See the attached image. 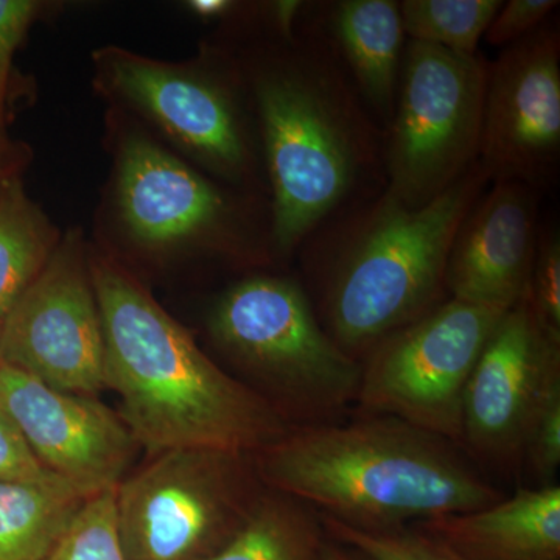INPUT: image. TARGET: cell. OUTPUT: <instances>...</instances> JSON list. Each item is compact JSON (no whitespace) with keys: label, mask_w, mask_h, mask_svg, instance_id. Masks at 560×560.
<instances>
[{"label":"cell","mask_w":560,"mask_h":560,"mask_svg":"<svg viewBox=\"0 0 560 560\" xmlns=\"http://www.w3.org/2000/svg\"><path fill=\"white\" fill-rule=\"evenodd\" d=\"M248 453L171 451L114 490L125 560H210L248 522L261 497Z\"/></svg>","instance_id":"6"},{"label":"cell","mask_w":560,"mask_h":560,"mask_svg":"<svg viewBox=\"0 0 560 560\" xmlns=\"http://www.w3.org/2000/svg\"><path fill=\"white\" fill-rule=\"evenodd\" d=\"M253 459L268 489L370 533L481 510L506 497L455 442L393 416L296 427Z\"/></svg>","instance_id":"1"},{"label":"cell","mask_w":560,"mask_h":560,"mask_svg":"<svg viewBox=\"0 0 560 560\" xmlns=\"http://www.w3.org/2000/svg\"><path fill=\"white\" fill-rule=\"evenodd\" d=\"M558 0H510L501 3L493 20L490 21L485 38L488 44L506 49L512 44L525 39L530 33L550 20L552 11L558 9Z\"/></svg>","instance_id":"26"},{"label":"cell","mask_w":560,"mask_h":560,"mask_svg":"<svg viewBox=\"0 0 560 560\" xmlns=\"http://www.w3.org/2000/svg\"><path fill=\"white\" fill-rule=\"evenodd\" d=\"M49 560H125L117 534L114 490L84 503Z\"/></svg>","instance_id":"22"},{"label":"cell","mask_w":560,"mask_h":560,"mask_svg":"<svg viewBox=\"0 0 560 560\" xmlns=\"http://www.w3.org/2000/svg\"><path fill=\"white\" fill-rule=\"evenodd\" d=\"M57 249L54 228L18 179L0 186V320Z\"/></svg>","instance_id":"20"},{"label":"cell","mask_w":560,"mask_h":560,"mask_svg":"<svg viewBox=\"0 0 560 560\" xmlns=\"http://www.w3.org/2000/svg\"><path fill=\"white\" fill-rule=\"evenodd\" d=\"M503 315L448 298L386 335L361 359L352 415L393 416L460 447L467 383Z\"/></svg>","instance_id":"8"},{"label":"cell","mask_w":560,"mask_h":560,"mask_svg":"<svg viewBox=\"0 0 560 560\" xmlns=\"http://www.w3.org/2000/svg\"><path fill=\"white\" fill-rule=\"evenodd\" d=\"M501 0H404L401 24L408 39L460 55H477L478 44Z\"/></svg>","instance_id":"21"},{"label":"cell","mask_w":560,"mask_h":560,"mask_svg":"<svg viewBox=\"0 0 560 560\" xmlns=\"http://www.w3.org/2000/svg\"><path fill=\"white\" fill-rule=\"evenodd\" d=\"M235 3L230 0H194L189 3L195 13L201 18H220L230 13L234 9Z\"/></svg>","instance_id":"30"},{"label":"cell","mask_w":560,"mask_h":560,"mask_svg":"<svg viewBox=\"0 0 560 560\" xmlns=\"http://www.w3.org/2000/svg\"><path fill=\"white\" fill-rule=\"evenodd\" d=\"M90 499L60 478L0 482V560H49Z\"/></svg>","instance_id":"18"},{"label":"cell","mask_w":560,"mask_h":560,"mask_svg":"<svg viewBox=\"0 0 560 560\" xmlns=\"http://www.w3.org/2000/svg\"><path fill=\"white\" fill-rule=\"evenodd\" d=\"M117 195L132 237L151 248L230 234V198L150 140L125 142Z\"/></svg>","instance_id":"15"},{"label":"cell","mask_w":560,"mask_h":560,"mask_svg":"<svg viewBox=\"0 0 560 560\" xmlns=\"http://www.w3.org/2000/svg\"><path fill=\"white\" fill-rule=\"evenodd\" d=\"M539 190L492 180L456 232L445 268L451 298L506 312L528 293L539 243Z\"/></svg>","instance_id":"14"},{"label":"cell","mask_w":560,"mask_h":560,"mask_svg":"<svg viewBox=\"0 0 560 560\" xmlns=\"http://www.w3.org/2000/svg\"><path fill=\"white\" fill-rule=\"evenodd\" d=\"M39 3L32 0H0V136L5 121L7 95L13 58L35 20Z\"/></svg>","instance_id":"28"},{"label":"cell","mask_w":560,"mask_h":560,"mask_svg":"<svg viewBox=\"0 0 560 560\" xmlns=\"http://www.w3.org/2000/svg\"><path fill=\"white\" fill-rule=\"evenodd\" d=\"M327 536L359 548L374 560H467L412 525L382 533L349 528L319 515Z\"/></svg>","instance_id":"23"},{"label":"cell","mask_w":560,"mask_h":560,"mask_svg":"<svg viewBox=\"0 0 560 560\" xmlns=\"http://www.w3.org/2000/svg\"><path fill=\"white\" fill-rule=\"evenodd\" d=\"M289 54L254 75L270 175L271 245L289 256L342 212L370 200L385 173V135L361 101L329 33L285 38Z\"/></svg>","instance_id":"3"},{"label":"cell","mask_w":560,"mask_h":560,"mask_svg":"<svg viewBox=\"0 0 560 560\" xmlns=\"http://www.w3.org/2000/svg\"><path fill=\"white\" fill-rule=\"evenodd\" d=\"M0 363L65 393L106 388L101 311L77 232L0 320Z\"/></svg>","instance_id":"9"},{"label":"cell","mask_w":560,"mask_h":560,"mask_svg":"<svg viewBox=\"0 0 560 560\" xmlns=\"http://www.w3.org/2000/svg\"><path fill=\"white\" fill-rule=\"evenodd\" d=\"M560 383V342L540 329L526 298L504 312L471 372L460 448L480 469L517 475L541 400Z\"/></svg>","instance_id":"10"},{"label":"cell","mask_w":560,"mask_h":560,"mask_svg":"<svg viewBox=\"0 0 560 560\" xmlns=\"http://www.w3.org/2000/svg\"><path fill=\"white\" fill-rule=\"evenodd\" d=\"M489 62L407 40L385 135V194L422 208L480 160Z\"/></svg>","instance_id":"7"},{"label":"cell","mask_w":560,"mask_h":560,"mask_svg":"<svg viewBox=\"0 0 560 560\" xmlns=\"http://www.w3.org/2000/svg\"><path fill=\"white\" fill-rule=\"evenodd\" d=\"M106 80L220 175L241 179L250 151L234 92L221 80L173 69L130 51L102 54Z\"/></svg>","instance_id":"13"},{"label":"cell","mask_w":560,"mask_h":560,"mask_svg":"<svg viewBox=\"0 0 560 560\" xmlns=\"http://www.w3.org/2000/svg\"><path fill=\"white\" fill-rule=\"evenodd\" d=\"M209 334L291 429L352 415L361 361L331 340L294 280L254 276L235 283L212 308Z\"/></svg>","instance_id":"5"},{"label":"cell","mask_w":560,"mask_h":560,"mask_svg":"<svg viewBox=\"0 0 560 560\" xmlns=\"http://www.w3.org/2000/svg\"><path fill=\"white\" fill-rule=\"evenodd\" d=\"M326 540L318 512L270 490L234 539L210 560H323Z\"/></svg>","instance_id":"19"},{"label":"cell","mask_w":560,"mask_h":560,"mask_svg":"<svg viewBox=\"0 0 560 560\" xmlns=\"http://www.w3.org/2000/svg\"><path fill=\"white\" fill-rule=\"evenodd\" d=\"M55 478L57 475L39 463L9 411L0 404V482H43Z\"/></svg>","instance_id":"27"},{"label":"cell","mask_w":560,"mask_h":560,"mask_svg":"<svg viewBox=\"0 0 560 560\" xmlns=\"http://www.w3.org/2000/svg\"><path fill=\"white\" fill-rule=\"evenodd\" d=\"M327 25L361 101L388 127L407 46L399 2L342 0L331 5Z\"/></svg>","instance_id":"17"},{"label":"cell","mask_w":560,"mask_h":560,"mask_svg":"<svg viewBox=\"0 0 560 560\" xmlns=\"http://www.w3.org/2000/svg\"><path fill=\"white\" fill-rule=\"evenodd\" d=\"M0 404L51 474L90 497L120 485L138 442L94 396L50 388L0 363Z\"/></svg>","instance_id":"12"},{"label":"cell","mask_w":560,"mask_h":560,"mask_svg":"<svg viewBox=\"0 0 560 560\" xmlns=\"http://www.w3.org/2000/svg\"><path fill=\"white\" fill-rule=\"evenodd\" d=\"M490 183L478 161L422 208L401 205L383 190L352 206L319 248L316 315L331 340L361 361L386 335L447 300L452 243Z\"/></svg>","instance_id":"4"},{"label":"cell","mask_w":560,"mask_h":560,"mask_svg":"<svg viewBox=\"0 0 560 560\" xmlns=\"http://www.w3.org/2000/svg\"><path fill=\"white\" fill-rule=\"evenodd\" d=\"M323 560H374L366 552L359 550V548L350 547V545L342 544L331 539L327 536L326 545H324Z\"/></svg>","instance_id":"29"},{"label":"cell","mask_w":560,"mask_h":560,"mask_svg":"<svg viewBox=\"0 0 560 560\" xmlns=\"http://www.w3.org/2000/svg\"><path fill=\"white\" fill-rule=\"evenodd\" d=\"M411 525L467 560H560V486L522 488L481 510Z\"/></svg>","instance_id":"16"},{"label":"cell","mask_w":560,"mask_h":560,"mask_svg":"<svg viewBox=\"0 0 560 560\" xmlns=\"http://www.w3.org/2000/svg\"><path fill=\"white\" fill-rule=\"evenodd\" d=\"M530 312L540 329L560 342V238L558 230L541 232L530 271L528 293Z\"/></svg>","instance_id":"25"},{"label":"cell","mask_w":560,"mask_h":560,"mask_svg":"<svg viewBox=\"0 0 560 560\" xmlns=\"http://www.w3.org/2000/svg\"><path fill=\"white\" fill-rule=\"evenodd\" d=\"M560 467V383L548 390L526 434L522 470L534 480L533 488L558 485Z\"/></svg>","instance_id":"24"},{"label":"cell","mask_w":560,"mask_h":560,"mask_svg":"<svg viewBox=\"0 0 560 560\" xmlns=\"http://www.w3.org/2000/svg\"><path fill=\"white\" fill-rule=\"evenodd\" d=\"M90 272L105 338L106 388L119 393L120 418L150 456L187 448L254 455L291 429L213 363L127 272L103 259L92 261Z\"/></svg>","instance_id":"2"},{"label":"cell","mask_w":560,"mask_h":560,"mask_svg":"<svg viewBox=\"0 0 560 560\" xmlns=\"http://www.w3.org/2000/svg\"><path fill=\"white\" fill-rule=\"evenodd\" d=\"M560 158V33L548 20L489 62L480 164L541 191Z\"/></svg>","instance_id":"11"},{"label":"cell","mask_w":560,"mask_h":560,"mask_svg":"<svg viewBox=\"0 0 560 560\" xmlns=\"http://www.w3.org/2000/svg\"><path fill=\"white\" fill-rule=\"evenodd\" d=\"M7 179L9 178H7V176L3 175L2 168H0V186H2V184L5 183Z\"/></svg>","instance_id":"31"}]
</instances>
